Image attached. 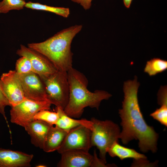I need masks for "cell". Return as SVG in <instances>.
Returning <instances> with one entry per match:
<instances>
[{
    "label": "cell",
    "mask_w": 167,
    "mask_h": 167,
    "mask_svg": "<svg viewBox=\"0 0 167 167\" xmlns=\"http://www.w3.org/2000/svg\"><path fill=\"white\" fill-rule=\"evenodd\" d=\"M139 85L136 76L133 80L124 82V98L122 109L119 110L122 127L119 139L124 144L133 139L138 140L142 152L150 151L155 153L157 149L158 134L152 126L146 123L140 110L137 96Z\"/></svg>",
    "instance_id": "6da1fadb"
},
{
    "label": "cell",
    "mask_w": 167,
    "mask_h": 167,
    "mask_svg": "<svg viewBox=\"0 0 167 167\" xmlns=\"http://www.w3.org/2000/svg\"><path fill=\"white\" fill-rule=\"evenodd\" d=\"M83 26L76 24L64 29L42 42L28 44V47L41 53L54 65L58 71L67 72L72 67V41Z\"/></svg>",
    "instance_id": "7a4b0ae2"
},
{
    "label": "cell",
    "mask_w": 167,
    "mask_h": 167,
    "mask_svg": "<svg viewBox=\"0 0 167 167\" xmlns=\"http://www.w3.org/2000/svg\"><path fill=\"white\" fill-rule=\"evenodd\" d=\"M69 85L68 103L64 109L69 116L75 118L81 117L85 108L89 107L98 110L101 101L108 100L112 95L108 92L96 90L94 92L87 88L88 80L83 74L71 68L67 71Z\"/></svg>",
    "instance_id": "3957f363"
},
{
    "label": "cell",
    "mask_w": 167,
    "mask_h": 167,
    "mask_svg": "<svg viewBox=\"0 0 167 167\" xmlns=\"http://www.w3.org/2000/svg\"><path fill=\"white\" fill-rule=\"evenodd\" d=\"M92 122L91 141L92 146L99 151L100 158L106 163V150L115 141H118L121 132L118 124L109 120L101 121L94 118Z\"/></svg>",
    "instance_id": "277c9868"
},
{
    "label": "cell",
    "mask_w": 167,
    "mask_h": 167,
    "mask_svg": "<svg viewBox=\"0 0 167 167\" xmlns=\"http://www.w3.org/2000/svg\"><path fill=\"white\" fill-rule=\"evenodd\" d=\"M49 101L63 110L69 99V85L67 72L57 71L42 80Z\"/></svg>",
    "instance_id": "5b68a950"
},
{
    "label": "cell",
    "mask_w": 167,
    "mask_h": 167,
    "mask_svg": "<svg viewBox=\"0 0 167 167\" xmlns=\"http://www.w3.org/2000/svg\"><path fill=\"white\" fill-rule=\"evenodd\" d=\"M51 105L47 101L37 102L26 99L19 104L11 107L10 121L24 128L34 120L33 117L37 113L43 110H49Z\"/></svg>",
    "instance_id": "8992f818"
},
{
    "label": "cell",
    "mask_w": 167,
    "mask_h": 167,
    "mask_svg": "<svg viewBox=\"0 0 167 167\" xmlns=\"http://www.w3.org/2000/svg\"><path fill=\"white\" fill-rule=\"evenodd\" d=\"M91 136V130L86 126L81 125L74 128L68 132L57 151L60 154L71 150L89 152L92 147Z\"/></svg>",
    "instance_id": "52a82bcc"
},
{
    "label": "cell",
    "mask_w": 167,
    "mask_h": 167,
    "mask_svg": "<svg viewBox=\"0 0 167 167\" xmlns=\"http://www.w3.org/2000/svg\"><path fill=\"white\" fill-rule=\"evenodd\" d=\"M16 54L21 57H25L30 61L33 72L42 80L58 71L52 63L45 56L39 52L21 45Z\"/></svg>",
    "instance_id": "ba28073f"
},
{
    "label": "cell",
    "mask_w": 167,
    "mask_h": 167,
    "mask_svg": "<svg viewBox=\"0 0 167 167\" xmlns=\"http://www.w3.org/2000/svg\"><path fill=\"white\" fill-rule=\"evenodd\" d=\"M18 74L27 99L37 102H49L43 83L37 75L33 72Z\"/></svg>",
    "instance_id": "9c48e42d"
},
{
    "label": "cell",
    "mask_w": 167,
    "mask_h": 167,
    "mask_svg": "<svg viewBox=\"0 0 167 167\" xmlns=\"http://www.w3.org/2000/svg\"><path fill=\"white\" fill-rule=\"evenodd\" d=\"M0 80L4 94L11 107L19 104L27 99L15 70H10L3 73Z\"/></svg>",
    "instance_id": "30bf717a"
},
{
    "label": "cell",
    "mask_w": 167,
    "mask_h": 167,
    "mask_svg": "<svg viewBox=\"0 0 167 167\" xmlns=\"http://www.w3.org/2000/svg\"><path fill=\"white\" fill-rule=\"evenodd\" d=\"M58 167H91L93 155L89 152L78 150L66 151L61 153Z\"/></svg>",
    "instance_id": "8fae6325"
},
{
    "label": "cell",
    "mask_w": 167,
    "mask_h": 167,
    "mask_svg": "<svg viewBox=\"0 0 167 167\" xmlns=\"http://www.w3.org/2000/svg\"><path fill=\"white\" fill-rule=\"evenodd\" d=\"M33 157L32 154L0 148V167H29Z\"/></svg>",
    "instance_id": "7c38bea8"
},
{
    "label": "cell",
    "mask_w": 167,
    "mask_h": 167,
    "mask_svg": "<svg viewBox=\"0 0 167 167\" xmlns=\"http://www.w3.org/2000/svg\"><path fill=\"white\" fill-rule=\"evenodd\" d=\"M52 126L42 121L34 120L24 128L30 136L31 143L42 149L47 134Z\"/></svg>",
    "instance_id": "4fadbf2b"
},
{
    "label": "cell",
    "mask_w": 167,
    "mask_h": 167,
    "mask_svg": "<svg viewBox=\"0 0 167 167\" xmlns=\"http://www.w3.org/2000/svg\"><path fill=\"white\" fill-rule=\"evenodd\" d=\"M56 111L58 115V119L55 125L56 127L69 131L77 126L83 125L92 130V125L91 120H88L86 119H74L67 115L64 110L59 107H56Z\"/></svg>",
    "instance_id": "5bb4252c"
},
{
    "label": "cell",
    "mask_w": 167,
    "mask_h": 167,
    "mask_svg": "<svg viewBox=\"0 0 167 167\" xmlns=\"http://www.w3.org/2000/svg\"><path fill=\"white\" fill-rule=\"evenodd\" d=\"M52 126L46 137L42 149L46 152L57 151L62 144L68 132Z\"/></svg>",
    "instance_id": "9a60e30c"
},
{
    "label": "cell",
    "mask_w": 167,
    "mask_h": 167,
    "mask_svg": "<svg viewBox=\"0 0 167 167\" xmlns=\"http://www.w3.org/2000/svg\"><path fill=\"white\" fill-rule=\"evenodd\" d=\"M107 153L112 157H118L121 160L133 158L134 160L147 159L144 154L138 152L133 149L123 147L115 141L106 150Z\"/></svg>",
    "instance_id": "2e32d148"
},
{
    "label": "cell",
    "mask_w": 167,
    "mask_h": 167,
    "mask_svg": "<svg viewBox=\"0 0 167 167\" xmlns=\"http://www.w3.org/2000/svg\"><path fill=\"white\" fill-rule=\"evenodd\" d=\"M24 7L32 10L52 12L65 18H67L70 14V10L68 8L50 6L30 1L26 2Z\"/></svg>",
    "instance_id": "e0dca14e"
},
{
    "label": "cell",
    "mask_w": 167,
    "mask_h": 167,
    "mask_svg": "<svg viewBox=\"0 0 167 167\" xmlns=\"http://www.w3.org/2000/svg\"><path fill=\"white\" fill-rule=\"evenodd\" d=\"M167 69V61L158 58H154L148 61L144 72L150 76H153L161 73Z\"/></svg>",
    "instance_id": "ac0fdd59"
},
{
    "label": "cell",
    "mask_w": 167,
    "mask_h": 167,
    "mask_svg": "<svg viewBox=\"0 0 167 167\" xmlns=\"http://www.w3.org/2000/svg\"><path fill=\"white\" fill-rule=\"evenodd\" d=\"M26 3L25 0H3L0 2V13H6L11 10L22 9Z\"/></svg>",
    "instance_id": "d6986e66"
},
{
    "label": "cell",
    "mask_w": 167,
    "mask_h": 167,
    "mask_svg": "<svg viewBox=\"0 0 167 167\" xmlns=\"http://www.w3.org/2000/svg\"><path fill=\"white\" fill-rule=\"evenodd\" d=\"M49 110L45 109L38 112L34 116L33 120H41L51 125H55L58 118V113Z\"/></svg>",
    "instance_id": "ffe728a7"
},
{
    "label": "cell",
    "mask_w": 167,
    "mask_h": 167,
    "mask_svg": "<svg viewBox=\"0 0 167 167\" xmlns=\"http://www.w3.org/2000/svg\"><path fill=\"white\" fill-rule=\"evenodd\" d=\"M15 71L19 74L33 72L32 65L29 60L25 57H21L16 62Z\"/></svg>",
    "instance_id": "44dd1931"
},
{
    "label": "cell",
    "mask_w": 167,
    "mask_h": 167,
    "mask_svg": "<svg viewBox=\"0 0 167 167\" xmlns=\"http://www.w3.org/2000/svg\"><path fill=\"white\" fill-rule=\"evenodd\" d=\"M161 107L151 113L150 116L161 124L167 126V103L160 105Z\"/></svg>",
    "instance_id": "7402d4cb"
},
{
    "label": "cell",
    "mask_w": 167,
    "mask_h": 167,
    "mask_svg": "<svg viewBox=\"0 0 167 167\" xmlns=\"http://www.w3.org/2000/svg\"><path fill=\"white\" fill-rule=\"evenodd\" d=\"M7 106L11 107L10 103L4 94L0 80V113L3 116L6 122L8 127L9 128L5 111L6 107Z\"/></svg>",
    "instance_id": "603a6c76"
},
{
    "label": "cell",
    "mask_w": 167,
    "mask_h": 167,
    "mask_svg": "<svg viewBox=\"0 0 167 167\" xmlns=\"http://www.w3.org/2000/svg\"><path fill=\"white\" fill-rule=\"evenodd\" d=\"M106 164L101 158L98 157L96 152L94 151L91 167H109V166L111 165H106Z\"/></svg>",
    "instance_id": "cb8c5ba5"
},
{
    "label": "cell",
    "mask_w": 167,
    "mask_h": 167,
    "mask_svg": "<svg viewBox=\"0 0 167 167\" xmlns=\"http://www.w3.org/2000/svg\"><path fill=\"white\" fill-rule=\"evenodd\" d=\"M72 2L80 4L85 10L89 9L92 6V0H71Z\"/></svg>",
    "instance_id": "d4e9b609"
},
{
    "label": "cell",
    "mask_w": 167,
    "mask_h": 167,
    "mask_svg": "<svg viewBox=\"0 0 167 167\" xmlns=\"http://www.w3.org/2000/svg\"><path fill=\"white\" fill-rule=\"evenodd\" d=\"M132 0H123L124 4L125 6L127 8H130Z\"/></svg>",
    "instance_id": "484cf974"
},
{
    "label": "cell",
    "mask_w": 167,
    "mask_h": 167,
    "mask_svg": "<svg viewBox=\"0 0 167 167\" xmlns=\"http://www.w3.org/2000/svg\"><path fill=\"white\" fill-rule=\"evenodd\" d=\"M37 166H36V167H46V166L44 165H37Z\"/></svg>",
    "instance_id": "4316f807"
}]
</instances>
